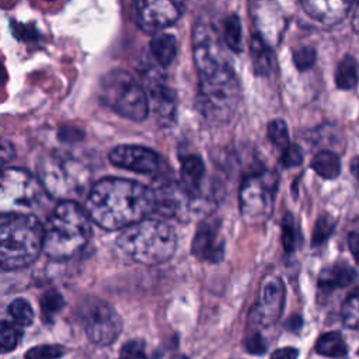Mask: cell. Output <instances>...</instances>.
<instances>
[{
  "instance_id": "23",
  "label": "cell",
  "mask_w": 359,
  "mask_h": 359,
  "mask_svg": "<svg viewBox=\"0 0 359 359\" xmlns=\"http://www.w3.org/2000/svg\"><path fill=\"white\" fill-rule=\"evenodd\" d=\"M335 83L341 90H352L358 84V63L353 56L346 55L337 66Z\"/></svg>"
},
{
  "instance_id": "26",
  "label": "cell",
  "mask_w": 359,
  "mask_h": 359,
  "mask_svg": "<svg viewBox=\"0 0 359 359\" xmlns=\"http://www.w3.org/2000/svg\"><path fill=\"white\" fill-rule=\"evenodd\" d=\"M342 321L348 328L359 330V287H356L342 303Z\"/></svg>"
},
{
  "instance_id": "8",
  "label": "cell",
  "mask_w": 359,
  "mask_h": 359,
  "mask_svg": "<svg viewBox=\"0 0 359 359\" xmlns=\"http://www.w3.org/2000/svg\"><path fill=\"white\" fill-rule=\"evenodd\" d=\"M43 189L31 172L22 168L0 170V213H28L42 201Z\"/></svg>"
},
{
  "instance_id": "4",
  "label": "cell",
  "mask_w": 359,
  "mask_h": 359,
  "mask_svg": "<svg viewBox=\"0 0 359 359\" xmlns=\"http://www.w3.org/2000/svg\"><path fill=\"white\" fill-rule=\"evenodd\" d=\"M43 226L31 213H0V272L32 264L42 251Z\"/></svg>"
},
{
  "instance_id": "22",
  "label": "cell",
  "mask_w": 359,
  "mask_h": 359,
  "mask_svg": "<svg viewBox=\"0 0 359 359\" xmlns=\"http://www.w3.org/2000/svg\"><path fill=\"white\" fill-rule=\"evenodd\" d=\"M316 351L323 356L341 358L348 352V346L342 338V335L337 331L323 334L316 342Z\"/></svg>"
},
{
  "instance_id": "28",
  "label": "cell",
  "mask_w": 359,
  "mask_h": 359,
  "mask_svg": "<svg viewBox=\"0 0 359 359\" xmlns=\"http://www.w3.org/2000/svg\"><path fill=\"white\" fill-rule=\"evenodd\" d=\"M224 41L230 50L241 52V22L236 14H231L224 22Z\"/></svg>"
},
{
  "instance_id": "1",
  "label": "cell",
  "mask_w": 359,
  "mask_h": 359,
  "mask_svg": "<svg viewBox=\"0 0 359 359\" xmlns=\"http://www.w3.org/2000/svg\"><path fill=\"white\" fill-rule=\"evenodd\" d=\"M194 60L199 76V111L212 122L229 121L240 101V86L227 52L210 24L195 27Z\"/></svg>"
},
{
  "instance_id": "12",
  "label": "cell",
  "mask_w": 359,
  "mask_h": 359,
  "mask_svg": "<svg viewBox=\"0 0 359 359\" xmlns=\"http://www.w3.org/2000/svg\"><path fill=\"white\" fill-rule=\"evenodd\" d=\"M285 306V285L280 278H268L258 293L257 303L254 304L251 314L254 323L262 327H269L275 324Z\"/></svg>"
},
{
  "instance_id": "10",
  "label": "cell",
  "mask_w": 359,
  "mask_h": 359,
  "mask_svg": "<svg viewBox=\"0 0 359 359\" xmlns=\"http://www.w3.org/2000/svg\"><path fill=\"white\" fill-rule=\"evenodd\" d=\"M80 317L87 337L95 345L112 344L122 331L121 316L107 302L90 297L80 306Z\"/></svg>"
},
{
  "instance_id": "39",
  "label": "cell",
  "mask_w": 359,
  "mask_h": 359,
  "mask_svg": "<svg viewBox=\"0 0 359 359\" xmlns=\"http://www.w3.org/2000/svg\"><path fill=\"white\" fill-rule=\"evenodd\" d=\"M297 349L292 348V346H286V348H280L276 349L272 355L271 359H297Z\"/></svg>"
},
{
  "instance_id": "2",
  "label": "cell",
  "mask_w": 359,
  "mask_h": 359,
  "mask_svg": "<svg viewBox=\"0 0 359 359\" xmlns=\"http://www.w3.org/2000/svg\"><path fill=\"white\" fill-rule=\"evenodd\" d=\"M86 210L100 227L122 230L154 212V196L151 188L137 181L108 177L91 187Z\"/></svg>"
},
{
  "instance_id": "42",
  "label": "cell",
  "mask_w": 359,
  "mask_h": 359,
  "mask_svg": "<svg viewBox=\"0 0 359 359\" xmlns=\"http://www.w3.org/2000/svg\"><path fill=\"white\" fill-rule=\"evenodd\" d=\"M171 359H188L185 355H175V356H172Z\"/></svg>"
},
{
  "instance_id": "9",
  "label": "cell",
  "mask_w": 359,
  "mask_h": 359,
  "mask_svg": "<svg viewBox=\"0 0 359 359\" xmlns=\"http://www.w3.org/2000/svg\"><path fill=\"white\" fill-rule=\"evenodd\" d=\"M278 177L272 171H255L248 174L240 187V212L250 223L265 222L273 208Z\"/></svg>"
},
{
  "instance_id": "30",
  "label": "cell",
  "mask_w": 359,
  "mask_h": 359,
  "mask_svg": "<svg viewBox=\"0 0 359 359\" xmlns=\"http://www.w3.org/2000/svg\"><path fill=\"white\" fill-rule=\"evenodd\" d=\"M268 137L280 150H283L289 146L287 126H286L283 119H273V121L269 122V125H268Z\"/></svg>"
},
{
  "instance_id": "43",
  "label": "cell",
  "mask_w": 359,
  "mask_h": 359,
  "mask_svg": "<svg viewBox=\"0 0 359 359\" xmlns=\"http://www.w3.org/2000/svg\"><path fill=\"white\" fill-rule=\"evenodd\" d=\"M358 353H359V351H358Z\"/></svg>"
},
{
  "instance_id": "24",
  "label": "cell",
  "mask_w": 359,
  "mask_h": 359,
  "mask_svg": "<svg viewBox=\"0 0 359 359\" xmlns=\"http://www.w3.org/2000/svg\"><path fill=\"white\" fill-rule=\"evenodd\" d=\"M63 306H65V299L57 290H55V289L46 290L39 300V307H41V314H42L43 323L50 324L53 321V318L56 317V314L60 313Z\"/></svg>"
},
{
  "instance_id": "13",
  "label": "cell",
  "mask_w": 359,
  "mask_h": 359,
  "mask_svg": "<svg viewBox=\"0 0 359 359\" xmlns=\"http://www.w3.org/2000/svg\"><path fill=\"white\" fill-rule=\"evenodd\" d=\"M109 161L125 170L139 174H153L158 168V156L154 150L137 144H121L109 151Z\"/></svg>"
},
{
  "instance_id": "19",
  "label": "cell",
  "mask_w": 359,
  "mask_h": 359,
  "mask_svg": "<svg viewBox=\"0 0 359 359\" xmlns=\"http://www.w3.org/2000/svg\"><path fill=\"white\" fill-rule=\"evenodd\" d=\"M250 49H251L254 72L257 74H262V76L268 74L273 67V57H272L269 48L266 46V43L258 34L251 35Z\"/></svg>"
},
{
  "instance_id": "16",
  "label": "cell",
  "mask_w": 359,
  "mask_h": 359,
  "mask_svg": "<svg viewBox=\"0 0 359 359\" xmlns=\"http://www.w3.org/2000/svg\"><path fill=\"white\" fill-rule=\"evenodd\" d=\"M300 3L313 18L325 24H335L346 15L353 0H300Z\"/></svg>"
},
{
  "instance_id": "17",
  "label": "cell",
  "mask_w": 359,
  "mask_h": 359,
  "mask_svg": "<svg viewBox=\"0 0 359 359\" xmlns=\"http://www.w3.org/2000/svg\"><path fill=\"white\" fill-rule=\"evenodd\" d=\"M355 278V271L345 262H338L321 271L318 286L323 290H335L348 286Z\"/></svg>"
},
{
  "instance_id": "38",
  "label": "cell",
  "mask_w": 359,
  "mask_h": 359,
  "mask_svg": "<svg viewBox=\"0 0 359 359\" xmlns=\"http://www.w3.org/2000/svg\"><path fill=\"white\" fill-rule=\"evenodd\" d=\"M348 247H349V251H351L352 257L359 264V229L349 233V236H348Z\"/></svg>"
},
{
  "instance_id": "15",
  "label": "cell",
  "mask_w": 359,
  "mask_h": 359,
  "mask_svg": "<svg viewBox=\"0 0 359 359\" xmlns=\"http://www.w3.org/2000/svg\"><path fill=\"white\" fill-rule=\"evenodd\" d=\"M151 101V108L158 118V121L164 125H170L175 118L177 109V98L175 93L158 80L149 81V95Z\"/></svg>"
},
{
  "instance_id": "40",
  "label": "cell",
  "mask_w": 359,
  "mask_h": 359,
  "mask_svg": "<svg viewBox=\"0 0 359 359\" xmlns=\"http://www.w3.org/2000/svg\"><path fill=\"white\" fill-rule=\"evenodd\" d=\"M351 171H352L353 177L356 178V181L359 182V156L352 160V163H351Z\"/></svg>"
},
{
  "instance_id": "35",
  "label": "cell",
  "mask_w": 359,
  "mask_h": 359,
  "mask_svg": "<svg viewBox=\"0 0 359 359\" xmlns=\"http://www.w3.org/2000/svg\"><path fill=\"white\" fill-rule=\"evenodd\" d=\"M302 161H303V153L297 144H289L286 149L282 150L280 163L285 167H296L302 164Z\"/></svg>"
},
{
  "instance_id": "14",
  "label": "cell",
  "mask_w": 359,
  "mask_h": 359,
  "mask_svg": "<svg viewBox=\"0 0 359 359\" xmlns=\"http://www.w3.org/2000/svg\"><path fill=\"white\" fill-rule=\"evenodd\" d=\"M192 254L208 262H220L224 255V243L220 237L219 222L206 219L199 223L191 245Z\"/></svg>"
},
{
  "instance_id": "31",
  "label": "cell",
  "mask_w": 359,
  "mask_h": 359,
  "mask_svg": "<svg viewBox=\"0 0 359 359\" xmlns=\"http://www.w3.org/2000/svg\"><path fill=\"white\" fill-rule=\"evenodd\" d=\"M335 227V222L331 216L323 215L317 219L314 230H313V237H311V244L313 245H320L327 241V238L332 234Z\"/></svg>"
},
{
  "instance_id": "21",
  "label": "cell",
  "mask_w": 359,
  "mask_h": 359,
  "mask_svg": "<svg viewBox=\"0 0 359 359\" xmlns=\"http://www.w3.org/2000/svg\"><path fill=\"white\" fill-rule=\"evenodd\" d=\"M311 168L323 178L331 180L339 175L341 161L339 157L330 150L318 151L311 160Z\"/></svg>"
},
{
  "instance_id": "6",
  "label": "cell",
  "mask_w": 359,
  "mask_h": 359,
  "mask_svg": "<svg viewBox=\"0 0 359 359\" xmlns=\"http://www.w3.org/2000/svg\"><path fill=\"white\" fill-rule=\"evenodd\" d=\"M100 98L104 105L130 121H143L149 114V98L135 76L123 69H112L100 83Z\"/></svg>"
},
{
  "instance_id": "29",
  "label": "cell",
  "mask_w": 359,
  "mask_h": 359,
  "mask_svg": "<svg viewBox=\"0 0 359 359\" xmlns=\"http://www.w3.org/2000/svg\"><path fill=\"white\" fill-rule=\"evenodd\" d=\"M66 353V348L56 344L38 345L27 351L25 359H57Z\"/></svg>"
},
{
  "instance_id": "3",
  "label": "cell",
  "mask_w": 359,
  "mask_h": 359,
  "mask_svg": "<svg viewBox=\"0 0 359 359\" xmlns=\"http://www.w3.org/2000/svg\"><path fill=\"white\" fill-rule=\"evenodd\" d=\"M91 237V219L72 199L60 201L43 226L42 251L52 259H67L80 252Z\"/></svg>"
},
{
  "instance_id": "11",
  "label": "cell",
  "mask_w": 359,
  "mask_h": 359,
  "mask_svg": "<svg viewBox=\"0 0 359 359\" xmlns=\"http://www.w3.org/2000/svg\"><path fill=\"white\" fill-rule=\"evenodd\" d=\"M182 0H133V17L146 32H158L172 25L182 14Z\"/></svg>"
},
{
  "instance_id": "7",
  "label": "cell",
  "mask_w": 359,
  "mask_h": 359,
  "mask_svg": "<svg viewBox=\"0 0 359 359\" xmlns=\"http://www.w3.org/2000/svg\"><path fill=\"white\" fill-rule=\"evenodd\" d=\"M88 178L87 168L72 157L52 154L42 157L38 163V181L52 198L66 201L81 195L87 188Z\"/></svg>"
},
{
  "instance_id": "5",
  "label": "cell",
  "mask_w": 359,
  "mask_h": 359,
  "mask_svg": "<svg viewBox=\"0 0 359 359\" xmlns=\"http://www.w3.org/2000/svg\"><path fill=\"white\" fill-rule=\"evenodd\" d=\"M116 244L130 259L144 265H158L174 255L177 234L168 223L144 217L122 229Z\"/></svg>"
},
{
  "instance_id": "20",
  "label": "cell",
  "mask_w": 359,
  "mask_h": 359,
  "mask_svg": "<svg viewBox=\"0 0 359 359\" xmlns=\"http://www.w3.org/2000/svg\"><path fill=\"white\" fill-rule=\"evenodd\" d=\"M203 175H205V164L201 157L188 156L182 160L181 163L182 188H185L189 194L199 187Z\"/></svg>"
},
{
  "instance_id": "33",
  "label": "cell",
  "mask_w": 359,
  "mask_h": 359,
  "mask_svg": "<svg viewBox=\"0 0 359 359\" xmlns=\"http://www.w3.org/2000/svg\"><path fill=\"white\" fill-rule=\"evenodd\" d=\"M119 359H149L144 342L140 339L125 342L119 351Z\"/></svg>"
},
{
  "instance_id": "36",
  "label": "cell",
  "mask_w": 359,
  "mask_h": 359,
  "mask_svg": "<svg viewBox=\"0 0 359 359\" xmlns=\"http://www.w3.org/2000/svg\"><path fill=\"white\" fill-rule=\"evenodd\" d=\"M13 157H14L13 144L8 140L0 137V170L6 168L7 164L13 160Z\"/></svg>"
},
{
  "instance_id": "37",
  "label": "cell",
  "mask_w": 359,
  "mask_h": 359,
  "mask_svg": "<svg viewBox=\"0 0 359 359\" xmlns=\"http://www.w3.org/2000/svg\"><path fill=\"white\" fill-rule=\"evenodd\" d=\"M245 349L251 353L259 355L265 351V341L259 334H251L247 339H245Z\"/></svg>"
},
{
  "instance_id": "25",
  "label": "cell",
  "mask_w": 359,
  "mask_h": 359,
  "mask_svg": "<svg viewBox=\"0 0 359 359\" xmlns=\"http://www.w3.org/2000/svg\"><path fill=\"white\" fill-rule=\"evenodd\" d=\"M21 339L20 325L10 321H0V353L14 351Z\"/></svg>"
},
{
  "instance_id": "34",
  "label": "cell",
  "mask_w": 359,
  "mask_h": 359,
  "mask_svg": "<svg viewBox=\"0 0 359 359\" xmlns=\"http://www.w3.org/2000/svg\"><path fill=\"white\" fill-rule=\"evenodd\" d=\"M316 62V50L310 46H303L293 52V63L297 70L303 72L310 69Z\"/></svg>"
},
{
  "instance_id": "27",
  "label": "cell",
  "mask_w": 359,
  "mask_h": 359,
  "mask_svg": "<svg viewBox=\"0 0 359 359\" xmlns=\"http://www.w3.org/2000/svg\"><path fill=\"white\" fill-rule=\"evenodd\" d=\"M8 314L20 327H29L34 323L32 306L25 299H15L8 304Z\"/></svg>"
},
{
  "instance_id": "32",
  "label": "cell",
  "mask_w": 359,
  "mask_h": 359,
  "mask_svg": "<svg viewBox=\"0 0 359 359\" xmlns=\"http://www.w3.org/2000/svg\"><path fill=\"white\" fill-rule=\"evenodd\" d=\"M296 227L294 220L290 213H286L282 220V245L286 252H293L296 248Z\"/></svg>"
},
{
  "instance_id": "41",
  "label": "cell",
  "mask_w": 359,
  "mask_h": 359,
  "mask_svg": "<svg viewBox=\"0 0 359 359\" xmlns=\"http://www.w3.org/2000/svg\"><path fill=\"white\" fill-rule=\"evenodd\" d=\"M352 27L355 28V31L359 34V4L355 10V14H353V21H352Z\"/></svg>"
},
{
  "instance_id": "18",
  "label": "cell",
  "mask_w": 359,
  "mask_h": 359,
  "mask_svg": "<svg viewBox=\"0 0 359 359\" xmlns=\"http://www.w3.org/2000/svg\"><path fill=\"white\" fill-rule=\"evenodd\" d=\"M150 50L157 63L167 67L177 55V41L171 34L156 32L150 41Z\"/></svg>"
}]
</instances>
